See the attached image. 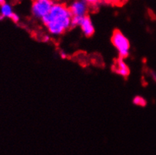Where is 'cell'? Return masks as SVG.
<instances>
[{
    "label": "cell",
    "mask_w": 156,
    "mask_h": 155,
    "mask_svg": "<svg viewBox=\"0 0 156 155\" xmlns=\"http://www.w3.org/2000/svg\"><path fill=\"white\" fill-rule=\"evenodd\" d=\"M55 3L52 0H34L32 4V14L41 20L50 12Z\"/></svg>",
    "instance_id": "cell-3"
},
{
    "label": "cell",
    "mask_w": 156,
    "mask_h": 155,
    "mask_svg": "<svg viewBox=\"0 0 156 155\" xmlns=\"http://www.w3.org/2000/svg\"><path fill=\"white\" fill-rule=\"evenodd\" d=\"M60 57H61L62 58H66V54L64 53V52H61V53H60Z\"/></svg>",
    "instance_id": "cell-12"
},
{
    "label": "cell",
    "mask_w": 156,
    "mask_h": 155,
    "mask_svg": "<svg viewBox=\"0 0 156 155\" xmlns=\"http://www.w3.org/2000/svg\"><path fill=\"white\" fill-rule=\"evenodd\" d=\"M42 21L53 36H60L73 27V16L69 8L62 4H54L50 12Z\"/></svg>",
    "instance_id": "cell-1"
},
{
    "label": "cell",
    "mask_w": 156,
    "mask_h": 155,
    "mask_svg": "<svg viewBox=\"0 0 156 155\" xmlns=\"http://www.w3.org/2000/svg\"><path fill=\"white\" fill-rule=\"evenodd\" d=\"M150 76L152 78V80L156 83V72L155 71H151L150 72Z\"/></svg>",
    "instance_id": "cell-11"
},
{
    "label": "cell",
    "mask_w": 156,
    "mask_h": 155,
    "mask_svg": "<svg viewBox=\"0 0 156 155\" xmlns=\"http://www.w3.org/2000/svg\"><path fill=\"white\" fill-rule=\"evenodd\" d=\"M73 18H82L87 16L88 4L85 0H76L69 7Z\"/></svg>",
    "instance_id": "cell-5"
},
{
    "label": "cell",
    "mask_w": 156,
    "mask_h": 155,
    "mask_svg": "<svg viewBox=\"0 0 156 155\" xmlns=\"http://www.w3.org/2000/svg\"><path fill=\"white\" fill-rule=\"evenodd\" d=\"M133 103L136 106L145 107L147 105V101L144 97L141 96H136L133 99Z\"/></svg>",
    "instance_id": "cell-8"
},
{
    "label": "cell",
    "mask_w": 156,
    "mask_h": 155,
    "mask_svg": "<svg viewBox=\"0 0 156 155\" xmlns=\"http://www.w3.org/2000/svg\"><path fill=\"white\" fill-rule=\"evenodd\" d=\"M113 71L116 74L122 77H128L130 74V68L125 60L119 58L115 61L113 65Z\"/></svg>",
    "instance_id": "cell-6"
},
{
    "label": "cell",
    "mask_w": 156,
    "mask_h": 155,
    "mask_svg": "<svg viewBox=\"0 0 156 155\" xmlns=\"http://www.w3.org/2000/svg\"><path fill=\"white\" fill-rule=\"evenodd\" d=\"M73 26H79L82 33L86 37H90L93 36L95 32L94 25L90 17L87 15L82 18H73Z\"/></svg>",
    "instance_id": "cell-4"
},
{
    "label": "cell",
    "mask_w": 156,
    "mask_h": 155,
    "mask_svg": "<svg viewBox=\"0 0 156 155\" xmlns=\"http://www.w3.org/2000/svg\"><path fill=\"white\" fill-rule=\"evenodd\" d=\"M85 1L88 5H95V4H98L100 0H85Z\"/></svg>",
    "instance_id": "cell-10"
},
{
    "label": "cell",
    "mask_w": 156,
    "mask_h": 155,
    "mask_svg": "<svg viewBox=\"0 0 156 155\" xmlns=\"http://www.w3.org/2000/svg\"><path fill=\"white\" fill-rule=\"evenodd\" d=\"M112 43L117 50L119 58L125 60L130 53V44L128 39L122 31L116 29L112 36Z\"/></svg>",
    "instance_id": "cell-2"
},
{
    "label": "cell",
    "mask_w": 156,
    "mask_h": 155,
    "mask_svg": "<svg viewBox=\"0 0 156 155\" xmlns=\"http://www.w3.org/2000/svg\"><path fill=\"white\" fill-rule=\"evenodd\" d=\"M10 19H12V21L14 22V23H18L19 20H20V17H19L16 13H14L13 15L12 16V17H11Z\"/></svg>",
    "instance_id": "cell-9"
},
{
    "label": "cell",
    "mask_w": 156,
    "mask_h": 155,
    "mask_svg": "<svg viewBox=\"0 0 156 155\" xmlns=\"http://www.w3.org/2000/svg\"><path fill=\"white\" fill-rule=\"evenodd\" d=\"M4 3H5V0H0V5H3Z\"/></svg>",
    "instance_id": "cell-13"
},
{
    "label": "cell",
    "mask_w": 156,
    "mask_h": 155,
    "mask_svg": "<svg viewBox=\"0 0 156 155\" xmlns=\"http://www.w3.org/2000/svg\"><path fill=\"white\" fill-rule=\"evenodd\" d=\"M0 13H1V16L3 17H8V18H11L12 16L13 15L14 12H13L12 6L8 3H4L3 5H1V9H0Z\"/></svg>",
    "instance_id": "cell-7"
}]
</instances>
